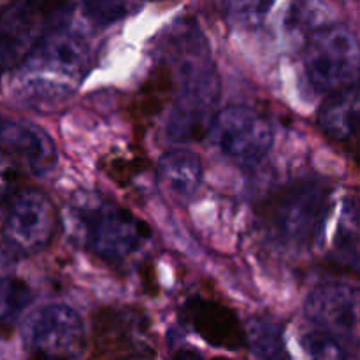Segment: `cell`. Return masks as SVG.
Segmentation results:
<instances>
[{
  "label": "cell",
  "instance_id": "cell-1",
  "mask_svg": "<svg viewBox=\"0 0 360 360\" xmlns=\"http://www.w3.org/2000/svg\"><path fill=\"white\" fill-rule=\"evenodd\" d=\"M90 67V51L79 35L49 30L14 69L13 95L32 108H55L83 84Z\"/></svg>",
  "mask_w": 360,
  "mask_h": 360
},
{
  "label": "cell",
  "instance_id": "cell-2",
  "mask_svg": "<svg viewBox=\"0 0 360 360\" xmlns=\"http://www.w3.org/2000/svg\"><path fill=\"white\" fill-rule=\"evenodd\" d=\"M70 229L83 248L108 262L127 259L150 238V227L132 211L94 193L72 202Z\"/></svg>",
  "mask_w": 360,
  "mask_h": 360
},
{
  "label": "cell",
  "instance_id": "cell-3",
  "mask_svg": "<svg viewBox=\"0 0 360 360\" xmlns=\"http://www.w3.org/2000/svg\"><path fill=\"white\" fill-rule=\"evenodd\" d=\"M333 207L330 188L319 179H299L273 193L262 207L266 229L278 241L306 246L316 241Z\"/></svg>",
  "mask_w": 360,
  "mask_h": 360
},
{
  "label": "cell",
  "instance_id": "cell-4",
  "mask_svg": "<svg viewBox=\"0 0 360 360\" xmlns=\"http://www.w3.org/2000/svg\"><path fill=\"white\" fill-rule=\"evenodd\" d=\"M309 83L323 94L360 81V41L343 25H327L309 35L302 53Z\"/></svg>",
  "mask_w": 360,
  "mask_h": 360
},
{
  "label": "cell",
  "instance_id": "cell-5",
  "mask_svg": "<svg viewBox=\"0 0 360 360\" xmlns=\"http://www.w3.org/2000/svg\"><path fill=\"white\" fill-rule=\"evenodd\" d=\"M220 98V81L210 65L195 63L185 69L179 95L167 116L169 139L193 143L211 134Z\"/></svg>",
  "mask_w": 360,
  "mask_h": 360
},
{
  "label": "cell",
  "instance_id": "cell-6",
  "mask_svg": "<svg viewBox=\"0 0 360 360\" xmlns=\"http://www.w3.org/2000/svg\"><path fill=\"white\" fill-rule=\"evenodd\" d=\"M25 343L30 360H79L84 350V326L76 309L46 304L25 322Z\"/></svg>",
  "mask_w": 360,
  "mask_h": 360
},
{
  "label": "cell",
  "instance_id": "cell-7",
  "mask_svg": "<svg viewBox=\"0 0 360 360\" xmlns=\"http://www.w3.org/2000/svg\"><path fill=\"white\" fill-rule=\"evenodd\" d=\"M211 134L225 157L245 165L262 160L274 143L269 120L248 105H229L218 111Z\"/></svg>",
  "mask_w": 360,
  "mask_h": 360
},
{
  "label": "cell",
  "instance_id": "cell-8",
  "mask_svg": "<svg viewBox=\"0 0 360 360\" xmlns=\"http://www.w3.org/2000/svg\"><path fill=\"white\" fill-rule=\"evenodd\" d=\"M58 213L53 200L35 188L23 190L11 199L2 225V238L14 252L35 253L53 241Z\"/></svg>",
  "mask_w": 360,
  "mask_h": 360
},
{
  "label": "cell",
  "instance_id": "cell-9",
  "mask_svg": "<svg viewBox=\"0 0 360 360\" xmlns=\"http://www.w3.org/2000/svg\"><path fill=\"white\" fill-rule=\"evenodd\" d=\"M308 322L345 345H360V288L348 283H326L306 299Z\"/></svg>",
  "mask_w": 360,
  "mask_h": 360
},
{
  "label": "cell",
  "instance_id": "cell-10",
  "mask_svg": "<svg viewBox=\"0 0 360 360\" xmlns=\"http://www.w3.org/2000/svg\"><path fill=\"white\" fill-rule=\"evenodd\" d=\"M94 345L98 357H137L150 348V322L130 306L102 308L94 319Z\"/></svg>",
  "mask_w": 360,
  "mask_h": 360
},
{
  "label": "cell",
  "instance_id": "cell-11",
  "mask_svg": "<svg viewBox=\"0 0 360 360\" xmlns=\"http://www.w3.org/2000/svg\"><path fill=\"white\" fill-rule=\"evenodd\" d=\"M49 20L34 0H11L0 7V69H16L48 34Z\"/></svg>",
  "mask_w": 360,
  "mask_h": 360
},
{
  "label": "cell",
  "instance_id": "cell-12",
  "mask_svg": "<svg viewBox=\"0 0 360 360\" xmlns=\"http://www.w3.org/2000/svg\"><path fill=\"white\" fill-rule=\"evenodd\" d=\"M181 316L211 347L239 350L246 345V329L238 315L213 299L193 295L181 306Z\"/></svg>",
  "mask_w": 360,
  "mask_h": 360
},
{
  "label": "cell",
  "instance_id": "cell-13",
  "mask_svg": "<svg viewBox=\"0 0 360 360\" xmlns=\"http://www.w3.org/2000/svg\"><path fill=\"white\" fill-rule=\"evenodd\" d=\"M7 151L20 158L32 172L46 174L56 165V146L51 136L39 125L25 120H11L0 130Z\"/></svg>",
  "mask_w": 360,
  "mask_h": 360
},
{
  "label": "cell",
  "instance_id": "cell-14",
  "mask_svg": "<svg viewBox=\"0 0 360 360\" xmlns=\"http://www.w3.org/2000/svg\"><path fill=\"white\" fill-rule=\"evenodd\" d=\"M285 360H357L347 345L311 322L283 329Z\"/></svg>",
  "mask_w": 360,
  "mask_h": 360
},
{
  "label": "cell",
  "instance_id": "cell-15",
  "mask_svg": "<svg viewBox=\"0 0 360 360\" xmlns=\"http://www.w3.org/2000/svg\"><path fill=\"white\" fill-rule=\"evenodd\" d=\"M319 125L330 139L352 143L360 139V84L327 95L319 111Z\"/></svg>",
  "mask_w": 360,
  "mask_h": 360
},
{
  "label": "cell",
  "instance_id": "cell-16",
  "mask_svg": "<svg viewBox=\"0 0 360 360\" xmlns=\"http://www.w3.org/2000/svg\"><path fill=\"white\" fill-rule=\"evenodd\" d=\"M158 176L171 195L188 199L202 183L204 167L195 153L186 150H172L158 160Z\"/></svg>",
  "mask_w": 360,
  "mask_h": 360
},
{
  "label": "cell",
  "instance_id": "cell-17",
  "mask_svg": "<svg viewBox=\"0 0 360 360\" xmlns=\"http://www.w3.org/2000/svg\"><path fill=\"white\" fill-rule=\"evenodd\" d=\"M283 6L285 0H227V13L238 27L259 30L276 20Z\"/></svg>",
  "mask_w": 360,
  "mask_h": 360
},
{
  "label": "cell",
  "instance_id": "cell-18",
  "mask_svg": "<svg viewBox=\"0 0 360 360\" xmlns=\"http://www.w3.org/2000/svg\"><path fill=\"white\" fill-rule=\"evenodd\" d=\"M246 343L260 360H285L283 329L271 320H252L246 329Z\"/></svg>",
  "mask_w": 360,
  "mask_h": 360
},
{
  "label": "cell",
  "instance_id": "cell-19",
  "mask_svg": "<svg viewBox=\"0 0 360 360\" xmlns=\"http://www.w3.org/2000/svg\"><path fill=\"white\" fill-rule=\"evenodd\" d=\"M32 299L25 281L11 276H0V330L9 329Z\"/></svg>",
  "mask_w": 360,
  "mask_h": 360
},
{
  "label": "cell",
  "instance_id": "cell-20",
  "mask_svg": "<svg viewBox=\"0 0 360 360\" xmlns=\"http://www.w3.org/2000/svg\"><path fill=\"white\" fill-rule=\"evenodd\" d=\"M83 16L95 27H109L129 16L132 11L130 0H81Z\"/></svg>",
  "mask_w": 360,
  "mask_h": 360
},
{
  "label": "cell",
  "instance_id": "cell-21",
  "mask_svg": "<svg viewBox=\"0 0 360 360\" xmlns=\"http://www.w3.org/2000/svg\"><path fill=\"white\" fill-rule=\"evenodd\" d=\"M21 185V169L11 151L0 150V204L7 202L18 193Z\"/></svg>",
  "mask_w": 360,
  "mask_h": 360
},
{
  "label": "cell",
  "instance_id": "cell-22",
  "mask_svg": "<svg viewBox=\"0 0 360 360\" xmlns=\"http://www.w3.org/2000/svg\"><path fill=\"white\" fill-rule=\"evenodd\" d=\"M13 253H14V250L11 248V246L7 245L2 238V241H0V273H2V271H6L7 267L13 264V260H14Z\"/></svg>",
  "mask_w": 360,
  "mask_h": 360
},
{
  "label": "cell",
  "instance_id": "cell-23",
  "mask_svg": "<svg viewBox=\"0 0 360 360\" xmlns=\"http://www.w3.org/2000/svg\"><path fill=\"white\" fill-rule=\"evenodd\" d=\"M172 360H204L202 355L195 350H190V348H185V350L176 352V355Z\"/></svg>",
  "mask_w": 360,
  "mask_h": 360
},
{
  "label": "cell",
  "instance_id": "cell-24",
  "mask_svg": "<svg viewBox=\"0 0 360 360\" xmlns=\"http://www.w3.org/2000/svg\"><path fill=\"white\" fill-rule=\"evenodd\" d=\"M118 360H151L148 357H125V359H118Z\"/></svg>",
  "mask_w": 360,
  "mask_h": 360
},
{
  "label": "cell",
  "instance_id": "cell-25",
  "mask_svg": "<svg viewBox=\"0 0 360 360\" xmlns=\"http://www.w3.org/2000/svg\"><path fill=\"white\" fill-rule=\"evenodd\" d=\"M4 123H6V120H4V116H2V115H0V130H2Z\"/></svg>",
  "mask_w": 360,
  "mask_h": 360
},
{
  "label": "cell",
  "instance_id": "cell-26",
  "mask_svg": "<svg viewBox=\"0 0 360 360\" xmlns=\"http://www.w3.org/2000/svg\"><path fill=\"white\" fill-rule=\"evenodd\" d=\"M211 360H231V359H225V357H214V359H211Z\"/></svg>",
  "mask_w": 360,
  "mask_h": 360
}]
</instances>
